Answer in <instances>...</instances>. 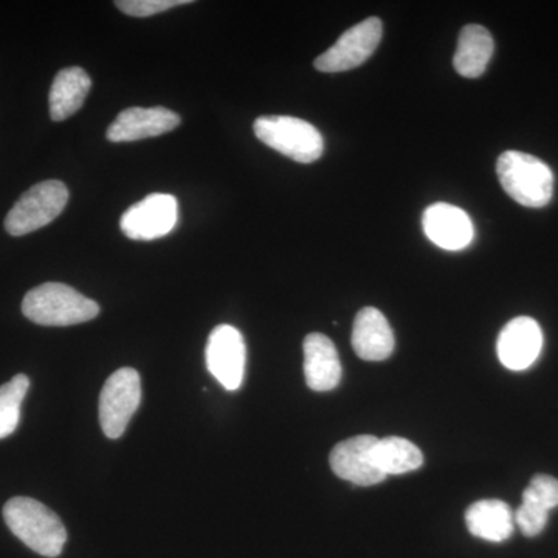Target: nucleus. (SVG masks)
Masks as SVG:
<instances>
[{"instance_id":"nucleus-12","label":"nucleus","mask_w":558,"mask_h":558,"mask_svg":"<svg viewBox=\"0 0 558 558\" xmlns=\"http://www.w3.org/2000/svg\"><path fill=\"white\" fill-rule=\"evenodd\" d=\"M179 113L167 108H130L119 113L110 124L106 137L112 143L138 142V140L159 137L179 126Z\"/></svg>"},{"instance_id":"nucleus-9","label":"nucleus","mask_w":558,"mask_h":558,"mask_svg":"<svg viewBox=\"0 0 558 558\" xmlns=\"http://www.w3.org/2000/svg\"><path fill=\"white\" fill-rule=\"evenodd\" d=\"M207 368L227 391H236L244 380L247 349L242 333L230 325H220L209 333L205 349Z\"/></svg>"},{"instance_id":"nucleus-22","label":"nucleus","mask_w":558,"mask_h":558,"mask_svg":"<svg viewBox=\"0 0 558 558\" xmlns=\"http://www.w3.org/2000/svg\"><path fill=\"white\" fill-rule=\"evenodd\" d=\"M513 519L526 537H537L548 524L549 512L529 502H521L519 510L513 513Z\"/></svg>"},{"instance_id":"nucleus-10","label":"nucleus","mask_w":558,"mask_h":558,"mask_svg":"<svg viewBox=\"0 0 558 558\" xmlns=\"http://www.w3.org/2000/svg\"><path fill=\"white\" fill-rule=\"evenodd\" d=\"M376 436L362 435L341 440L330 451V469L339 478L351 481L357 486L368 487L387 478L374 461Z\"/></svg>"},{"instance_id":"nucleus-19","label":"nucleus","mask_w":558,"mask_h":558,"mask_svg":"<svg viewBox=\"0 0 558 558\" xmlns=\"http://www.w3.org/2000/svg\"><path fill=\"white\" fill-rule=\"evenodd\" d=\"M374 461L385 475H402L421 468L424 454L411 440L389 436L377 440Z\"/></svg>"},{"instance_id":"nucleus-21","label":"nucleus","mask_w":558,"mask_h":558,"mask_svg":"<svg viewBox=\"0 0 558 558\" xmlns=\"http://www.w3.org/2000/svg\"><path fill=\"white\" fill-rule=\"evenodd\" d=\"M191 0H119L116 5L132 17H149L174 7L189 5Z\"/></svg>"},{"instance_id":"nucleus-11","label":"nucleus","mask_w":558,"mask_h":558,"mask_svg":"<svg viewBox=\"0 0 558 558\" xmlns=\"http://www.w3.org/2000/svg\"><path fill=\"white\" fill-rule=\"evenodd\" d=\"M543 348L542 328L534 318L517 317L499 332L497 352L499 362L510 371L531 368Z\"/></svg>"},{"instance_id":"nucleus-2","label":"nucleus","mask_w":558,"mask_h":558,"mask_svg":"<svg viewBox=\"0 0 558 558\" xmlns=\"http://www.w3.org/2000/svg\"><path fill=\"white\" fill-rule=\"evenodd\" d=\"M22 312L36 325L73 326L97 317L100 306L68 284L46 282L25 295Z\"/></svg>"},{"instance_id":"nucleus-7","label":"nucleus","mask_w":558,"mask_h":558,"mask_svg":"<svg viewBox=\"0 0 558 558\" xmlns=\"http://www.w3.org/2000/svg\"><path fill=\"white\" fill-rule=\"evenodd\" d=\"M381 35L384 25L379 17L360 22L344 32L329 50L319 54L314 62L315 69L323 73H340L359 68L379 47Z\"/></svg>"},{"instance_id":"nucleus-15","label":"nucleus","mask_w":558,"mask_h":558,"mask_svg":"<svg viewBox=\"0 0 558 558\" xmlns=\"http://www.w3.org/2000/svg\"><path fill=\"white\" fill-rule=\"evenodd\" d=\"M396 340L388 319L376 307H365L355 317L352 348L360 359L381 362L395 351Z\"/></svg>"},{"instance_id":"nucleus-14","label":"nucleus","mask_w":558,"mask_h":558,"mask_svg":"<svg viewBox=\"0 0 558 558\" xmlns=\"http://www.w3.org/2000/svg\"><path fill=\"white\" fill-rule=\"evenodd\" d=\"M304 377L312 391L326 392L339 387L341 363L332 340L325 333H310L304 339Z\"/></svg>"},{"instance_id":"nucleus-20","label":"nucleus","mask_w":558,"mask_h":558,"mask_svg":"<svg viewBox=\"0 0 558 558\" xmlns=\"http://www.w3.org/2000/svg\"><path fill=\"white\" fill-rule=\"evenodd\" d=\"M523 502L537 506L550 512L558 506V480L549 475H535L526 490L523 492Z\"/></svg>"},{"instance_id":"nucleus-13","label":"nucleus","mask_w":558,"mask_h":558,"mask_svg":"<svg viewBox=\"0 0 558 558\" xmlns=\"http://www.w3.org/2000/svg\"><path fill=\"white\" fill-rule=\"evenodd\" d=\"M422 226L433 244L449 252L469 247L475 236V229L468 213L442 202L429 205L425 209Z\"/></svg>"},{"instance_id":"nucleus-6","label":"nucleus","mask_w":558,"mask_h":558,"mask_svg":"<svg viewBox=\"0 0 558 558\" xmlns=\"http://www.w3.org/2000/svg\"><path fill=\"white\" fill-rule=\"evenodd\" d=\"M142 400V381L134 368H120L106 380L100 396V422L109 439H119Z\"/></svg>"},{"instance_id":"nucleus-23","label":"nucleus","mask_w":558,"mask_h":558,"mask_svg":"<svg viewBox=\"0 0 558 558\" xmlns=\"http://www.w3.org/2000/svg\"><path fill=\"white\" fill-rule=\"evenodd\" d=\"M31 388V379L25 374H17L5 385L0 387V410H21V403L24 402Z\"/></svg>"},{"instance_id":"nucleus-3","label":"nucleus","mask_w":558,"mask_h":558,"mask_svg":"<svg viewBox=\"0 0 558 558\" xmlns=\"http://www.w3.org/2000/svg\"><path fill=\"white\" fill-rule=\"evenodd\" d=\"M497 174L502 190L523 207H546L553 199V171L531 154L506 150L497 161Z\"/></svg>"},{"instance_id":"nucleus-18","label":"nucleus","mask_w":558,"mask_h":558,"mask_svg":"<svg viewBox=\"0 0 558 558\" xmlns=\"http://www.w3.org/2000/svg\"><path fill=\"white\" fill-rule=\"evenodd\" d=\"M494 50V38L487 28L475 24L465 25L459 35L453 58L454 70L464 78H478L486 72Z\"/></svg>"},{"instance_id":"nucleus-17","label":"nucleus","mask_w":558,"mask_h":558,"mask_svg":"<svg viewBox=\"0 0 558 558\" xmlns=\"http://www.w3.org/2000/svg\"><path fill=\"white\" fill-rule=\"evenodd\" d=\"M92 87L90 76L81 68L62 69L51 84L49 105L53 121H64L78 112Z\"/></svg>"},{"instance_id":"nucleus-1","label":"nucleus","mask_w":558,"mask_h":558,"mask_svg":"<svg viewBox=\"0 0 558 558\" xmlns=\"http://www.w3.org/2000/svg\"><path fill=\"white\" fill-rule=\"evenodd\" d=\"M3 520L10 531L39 556L58 557L68 542V531L60 517L36 499L11 498L3 506Z\"/></svg>"},{"instance_id":"nucleus-16","label":"nucleus","mask_w":558,"mask_h":558,"mask_svg":"<svg viewBox=\"0 0 558 558\" xmlns=\"http://www.w3.org/2000/svg\"><path fill=\"white\" fill-rule=\"evenodd\" d=\"M465 524L470 534L475 537L501 543L512 537L515 519L512 509L505 501L483 499L470 506L465 512Z\"/></svg>"},{"instance_id":"nucleus-8","label":"nucleus","mask_w":558,"mask_h":558,"mask_svg":"<svg viewBox=\"0 0 558 558\" xmlns=\"http://www.w3.org/2000/svg\"><path fill=\"white\" fill-rule=\"evenodd\" d=\"M178 199L154 193L137 202L121 216V231L132 241H154L167 236L178 223Z\"/></svg>"},{"instance_id":"nucleus-5","label":"nucleus","mask_w":558,"mask_h":558,"mask_svg":"<svg viewBox=\"0 0 558 558\" xmlns=\"http://www.w3.org/2000/svg\"><path fill=\"white\" fill-rule=\"evenodd\" d=\"M69 190L60 180H46L22 194L5 218L11 236H25L49 226L64 211Z\"/></svg>"},{"instance_id":"nucleus-4","label":"nucleus","mask_w":558,"mask_h":558,"mask_svg":"<svg viewBox=\"0 0 558 558\" xmlns=\"http://www.w3.org/2000/svg\"><path fill=\"white\" fill-rule=\"evenodd\" d=\"M253 131L264 145L299 163H314L325 150V140L317 128L295 117H259Z\"/></svg>"},{"instance_id":"nucleus-24","label":"nucleus","mask_w":558,"mask_h":558,"mask_svg":"<svg viewBox=\"0 0 558 558\" xmlns=\"http://www.w3.org/2000/svg\"><path fill=\"white\" fill-rule=\"evenodd\" d=\"M21 421V410H0V439L13 435Z\"/></svg>"}]
</instances>
